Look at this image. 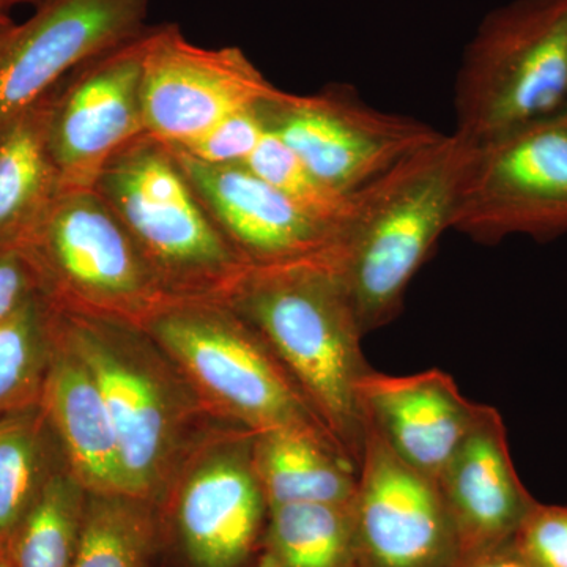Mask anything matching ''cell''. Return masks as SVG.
Here are the masks:
<instances>
[{
	"label": "cell",
	"instance_id": "cell-1",
	"mask_svg": "<svg viewBox=\"0 0 567 567\" xmlns=\"http://www.w3.org/2000/svg\"><path fill=\"white\" fill-rule=\"evenodd\" d=\"M226 301L259 331L360 470L368 435L360 383L372 368L333 248L297 262L251 267Z\"/></svg>",
	"mask_w": 567,
	"mask_h": 567
},
{
	"label": "cell",
	"instance_id": "cell-2",
	"mask_svg": "<svg viewBox=\"0 0 567 567\" xmlns=\"http://www.w3.org/2000/svg\"><path fill=\"white\" fill-rule=\"evenodd\" d=\"M476 144L443 134L353 193L333 254L364 334L393 322L409 284L451 229Z\"/></svg>",
	"mask_w": 567,
	"mask_h": 567
},
{
	"label": "cell",
	"instance_id": "cell-3",
	"mask_svg": "<svg viewBox=\"0 0 567 567\" xmlns=\"http://www.w3.org/2000/svg\"><path fill=\"white\" fill-rule=\"evenodd\" d=\"M51 309L110 410L126 496L158 506L192 453L189 427L203 406L144 328Z\"/></svg>",
	"mask_w": 567,
	"mask_h": 567
},
{
	"label": "cell",
	"instance_id": "cell-4",
	"mask_svg": "<svg viewBox=\"0 0 567 567\" xmlns=\"http://www.w3.org/2000/svg\"><path fill=\"white\" fill-rule=\"evenodd\" d=\"M95 189L171 300H226L251 268L215 226L169 145L151 134L115 153Z\"/></svg>",
	"mask_w": 567,
	"mask_h": 567
},
{
	"label": "cell",
	"instance_id": "cell-5",
	"mask_svg": "<svg viewBox=\"0 0 567 567\" xmlns=\"http://www.w3.org/2000/svg\"><path fill=\"white\" fill-rule=\"evenodd\" d=\"M141 327L205 412L252 434L309 429L330 435L259 331L226 300H171Z\"/></svg>",
	"mask_w": 567,
	"mask_h": 567
},
{
	"label": "cell",
	"instance_id": "cell-6",
	"mask_svg": "<svg viewBox=\"0 0 567 567\" xmlns=\"http://www.w3.org/2000/svg\"><path fill=\"white\" fill-rule=\"evenodd\" d=\"M456 132L473 144L567 111V0L488 11L454 84Z\"/></svg>",
	"mask_w": 567,
	"mask_h": 567
},
{
	"label": "cell",
	"instance_id": "cell-7",
	"mask_svg": "<svg viewBox=\"0 0 567 567\" xmlns=\"http://www.w3.org/2000/svg\"><path fill=\"white\" fill-rule=\"evenodd\" d=\"M17 248L59 311L141 327L171 301L95 188L62 189Z\"/></svg>",
	"mask_w": 567,
	"mask_h": 567
},
{
	"label": "cell",
	"instance_id": "cell-8",
	"mask_svg": "<svg viewBox=\"0 0 567 567\" xmlns=\"http://www.w3.org/2000/svg\"><path fill=\"white\" fill-rule=\"evenodd\" d=\"M451 229L487 245L567 233V111L476 145Z\"/></svg>",
	"mask_w": 567,
	"mask_h": 567
},
{
	"label": "cell",
	"instance_id": "cell-9",
	"mask_svg": "<svg viewBox=\"0 0 567 567\" xmlns=\"http://www.w3.org/2000/svg\"><path fill=\"white\" fill-rule=\"evenodd\" d=\"M265 128L333 192L352 196L443 134L409 115L369 106L350 85L312 95L278 89L256 106Z\"/></svg>",
	"mask_w": 567,
	"mask_h": 567
},
{
	"label": "cell",
	"instance_id": "cell-10",
	"mask_svg": "<svg viewBox=\"0 0 567 567\" xmlns=\"http://www.w3.org/2000/svg\"><path fill=\"white\" fill-rule=\"evenodd\" d=\"M278 91L240 48L197 47L177 24L152 25L142 71L145 133L185 147Z\"/></svg>",
	"mask_w": 567,
	"mask_h": 567
},
{
	"label": "cell",
	"instance_id": "cell-11",
	"mask_svg": "<svg viewBox=\"0 0 567 567\" xmlns=\"http://www.w3.org/2000/svg\"><path fill=\"white\" fill-rule=\"evenodd\" d=\"M252 435L238 429L204 440L174 477V525L192 567H245L262 551L268 505Z\"/></svg>",
	"mask_w": 567,
	"mask_h": 567
},
{
	"label": "cell",
	"instance_id": "cell-12",
	"mask_svg": "<svg viewBox=\"0 0 567 567\" xmlns=\"http://www.w3.org/2000/svg\"><path fill=\"white\" fill-rule=\"evenodd\" d=\"M151 0H47L0 37V136L78 65L147 31Z\"/></svg>",
	"mask_w": 567,
	"mask_h": 567
},
{
	"label": "cell",
	"instance_id": "cell-13",
	"mask_svg": "<svg viewBox=\"0 0 567 567\" xmlns=\"http://www.w3.org/2000/svg\"><path fill=\"white\" fill-rule=\"evenodd\" d=\"M151 29L81 63L59 82L50 147L62 189L95 188L112 156L147 134L142 71Z\"/></svg>",
	"mask_w": 567,
	"mask_h": 567
},
{
	"label": "cell",
	"instance_id": "cell-14",
	"mask_svg": "<svg viewBox=\"0 0 567 567\" xmlns=\"http://www.w3.org/2000/svg\"><path fill=\"white\" fill-rule=\"evenodd\" d=\"M353 516L360 567H454L461 558L436 481L402 461L369 423Z\"/></svg>",
	"mask_w": 567,
	"mask_h": 567
},
{
	"label": "cell",
	"instance_id": "cell-15",
	"mask_svg": "<svg viewBox=\"0 0 567 567\" xmlns=\"http://www.w3.org/2000/svg\"><path fill=\"white\" fill-rule=\"evenodd\" d=\"M171 147V145H169ZM205 210L248 267L311 259L339 233L241 164H210L171 147Z\"/></svg>",
	"mask_w": 567,
	"mask_h": 567
},
{
	"label": "cell",
	"instance_id": "cell-16",
	"mask_svg": "<svg viewBox=\"0 0 567 567\" xmlns=\"http://www.w3.org/2000/svg\"><path fill=\"white\" fill-rule=\"evenodd\" d=\"M461 558L505 546L537 505L511 458L503 417L481 404L475 423L440 475Z\"/></svg>",
	"mask_w": 567,
	"mask_h": 567
},
{
	"label": "cell",
	"instance_id": "cell-17",
	"mask_svg": "<svg viewBox=\"0 0 567 567\" xmlns=\"http://www.w3.org/2000/svg\"><path fill=\"white\" fill-rule=\"evenodd\" d=\"M360 398L368 423L388 446L435 481L481 409L440 369L412 375H388L371 369L361 380Z\"/></svg>",
	"mask_w": 567,
	"mask_h": 567
},
{
	"label": "cell",
	"instance_id": "cell-18",
	"mask_svg": "<svg viewBox=\"0 0 567 567\" xmlns=\"http://www.w3.org/2000/svg\"><path fill=\"white\" fill-rule=\"evenodd\" d=\"M52 336L51 363L40 402L66 465L89 494L126 495L117 435L99 383L59 333L54 317Z\"/></svg>",
	"mask_w": 567,
	"mask_h": 567
},
{
	"label": "cell",
	"instance_id": "cell-19",
	"mask_svg": "<svg viewBox=\"0 0 567 567\" xmlns=\"http://www.w3.org/2000/svg\"><path fill=\"white\" fill-rule=\"evenodd\" d=\"M251 454L268 509L292 503H353L358 468L327 432H260L252 435Z\"/></svg>",
	"mask_w": 567,
	"mask_h": 567
},
{
	"label": "cell",
	"instance_id": "cell-20",
	"mask_svg": "<svg viewBox=\"0 0 567 567\" xmlns=\"http://www.w3.org/2000/svg\"><path fill=\"white\" fill-rule=\"evenodd\" d=\"M58 85L0 136V248L18 246L62 192L50 147Z\"/></svg>",
	"mask_w": 567,
	"mask_h": 567
},
{
	"label": "cell",
	"instance_id": "cell-21",
	"mask_svg": "<svg viewBox=\"0 0 567 567\" xmlns=\"http://www.w3.org/2000/svg\"><path fill=\"white\" fill-rule=\"evenodd\" d=\"M65 464L41 402L0 417V550L44 484Z\"/></svg>",
	"mask_w": 567,
	"mask_h": 567
},
{
	"label": "cell",
	"instance_id": "cell-22",
	"mask_svg": "<svg viewBox=\"0 0 567 567\" xmlns=\"http://www.w3.org/2000/svg\"><path fill=\"white\" fill-rule=\"evenodd\" d=\"M262 550L281 567H360L353 503L270 507Z\"/></svg>",
	"mask_w": 567,
	"mask_h": 567
},
{
	"label": "cell",
	"instance_id": "cell-23",
	"mask_svg": "<svg viewBox=\"0 0 567 567\" xmlns=\"http://www.w3.org/2000/svg\"><path fill=\"white\" fill-rule=\"evenodd\" d=\"M89 492L62 465L50 477L2 548L13 567H73Z\"/></svg>",
	"mask_w": 567,
	"mask_h": 567
},
{
	"label": "cell",
	"instance_id": "cell-24",
	"mask_svg": "<svg viewBox=\"0 0 567 567\" xmlns=\"http://www.w3.org/2000/svg\"><path fill=\"white\" fill-rule=\"evenodd\" d=\"M158 537L153 503L89 494L73 567H147Z\"/></svg>",
	"mask_w": 567,
	"mask_h": 567
},
{
	"label": "cell",
	"instance_id": "cell-25",
	"mask_svg": "<svg viewBox=\"0 0 567 567\" xmlns=\"http://www.w3.org/2000/svg\"><path fill=\"white\" fill-rule=\"evenodd\" d=\"M52 344L51 306L41 295L0 324V417L41 401Z\"/></svg>",
	"mask_w": 567,
	"mask_h": 567
},
{
	"label": "cell",
	"instance_id": "cell-26",
	"mask_svg": "<svg viewBox=\"0 0 567 567\" xmlns=\"http://www.w3.org/2000/svg\"><path fill=\"white\" fill-rule=\"evenodd\" d=\"M241 166L271 183L293 203L341 234L349 219L353 194L344 196L323 185L274 133L265 132L256 151Z\"/></svg>",
	"mask_w": 567,
	"mask_h": 567
},
{
	"label": "cell",
	"instance_id": "cell-27",
	"mask_svg": "<svg viewBox=\"0 0 567 567\" xmlns=\"http://www.w3.org/2000/svg\"><path fill=\"white\" fill-rule=\"evenodd\" d=\"M265 132L267 128L254 107V110L230 115L199 140L185 147L175 148L204 163L244 164L262 141Z\"/></svg>",
	"mask_w": 567,
	"mask_h": 567
},
{
	"label": "cell",
	"instance_id": "cell-28",
	"mask_svg": "<svg viewBox=\"0 0 567 567\" xmlns=\"http://www.w3.org/2000/svg\"><path fill=\"white\" fill-rule=\"evenodd\" d=\"M511 544L535 567H567V507L537 503Z\"/></svg>",
	"mask_w": 567,
	"mask_h": 567
},
{
	"label": "cell",
	"instance_id": "cell-29",
	"mask_svg": "<svg viewBox=\"0 0 567 567\" xmlns=\"http://www.w3.org/2000/svg\"><path fill=\"white\" fill-rule=\"evenodd\" d=\"M39 295V282L20 249L0 248V324Z\"/></svg>",
	"mask_w": 567,
	"mask_h": 567
},
{
	"label": "cell",
	"instance_id": "cell-30",
	"mask_svg": "<svg viewBox=\"0 0 567 567\" xmlns=\"http://www.w3.org/2000/svg\"><path fill=\"white\" fill-rule=\"evenodd\" d=\"M454 567H535L528 559L522 557L513 544L496 547L475 557L458 559Z\"/></svg>",
	"mask_w": 567,
	"mask_h": 567
},
{
	"label": "cell",
	"instance_id": "cell-31",
	"mask_svg": "<svg viewBox=\"0 0 567 567\" xmlns=\"http://www.w3.org/2000/svg\"><path fill=\"white\" fill-rule=\"evenodd\" d=\"M47 2V0H0V10L7 11L10 10L11 7L22 6V3H31V6L40 7L41 3Z\"/></svg>",
	"mask_w": 567,
	"mask_h": 567
},
{
	"label": "cell",
	"instance_id": "cell-32",
	"mask_svg": "<svg viewBox=\"0 0 567 567\" xmlns=\"http://www.w3.org/2000/svg\"><path fill=\"white\" fill-rule=\"evenodd\" d=\"M252 567H281L275 561L267 551H260L259 557L254 561Z\"/></svg>",
	"mask_w": 567,
	"mask_h": 567
},
{
	"label": "cell",
	"instance_id": "cell-33",
	"mask_svg": "<svg viewBox=\"0 0 567 567\" xmlns=\"http://www.w3.org/2000/svg\"><path fill=\"white\" fill-rule=\"evenodd\" d=\"M13 24L14 22L11 21V18L9 17V14H7V11L0 10V37H2L3 33L9 31V29Z\"/></svg>",
	"mask_w": 567,
	"mask_h": 567
},
{
	"label": "cell",
	"instance_id": "cell-34",
	"mask_svg": "<svg viewBox=\"0 0 567 567\" xmlns=\"http://www.w3.org/2000/svg\"><path fill=\"white\" fill-rule=\"evenodd\" d=\"M0 567H13L10 565V561L7 559L6 555H3L2 550H0Z\"/></svg>",
	"mask_w": 567,
	"mask_h": 567
}]
</instances>
